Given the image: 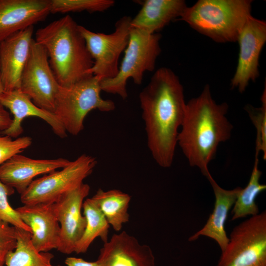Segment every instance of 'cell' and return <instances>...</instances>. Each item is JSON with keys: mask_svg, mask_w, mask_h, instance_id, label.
I'll return each instance as SVG.
<instances>
[{"mask_svg": "<svg viewBox=\"0 0 266 266\" xmlns=\"http://www.w3.org/2000/svg\"><path fill=\"white\" fill-rule=\"evenodd\" d=\"M32 143L29 136H23L13 140L11 137L0 135V166L10 158L22 152Z\"/></svg>", "mask_w": 266, "mask_h": 266, "instance_id": "28", "label": "cell"}, {"mask_svg": "<svg viewBox=\"0 0 266 266\" xmlns=\"http://www.w3.org/2000/svg\"><path fill=\"white\" fill-rule=\"evenodd\" d=\"M100 79L91 75L66 87L60 86L53 113L66 132L78 135L84 128V120L91 110L110 112L114 101L100 96Z\"/></svg>", "mask_w": 266, "mask_h": 266, "instance_id": "5", "label": "cell"}, {"mask_svg": "<svg viewBox=\"0 0 266 266\" xmlns=\"http://www.w3.org/2000/svg\"><path fill=\"white\" fill-rule=\"evenodd\" d=\"M12 119L9 113L0 105V131H3L7 129L11 125Z\"/></svg>", "mask_w": 266, "mask_h": 266, "instance_id": "31", "label": "cell"}, {"mask_svg": "<svg viewBox=\"0 0 266 266\" xmlns=\"http://www.w3.org/2000/svg\"><path fill=\"white\" fill-rule=\"evenodd\" d=\"M0 104L4 108H7L13 115L10 126L2 132L4 135L11 138L20 135L23 132L22 127L23 120L30 116L43 119L59 137L64 138L67 135L64 126L56 115L35 105L20 89L4 92L0 99Z\"/></svg>", "mask_w": 266, "mask_h": 266, "instance_id": "18", "label": "cell"}, {"mask_svg": "<svg viewBox=\"0 0 266 266\" xmlns=\"http://www.w3.org/2000/svg\"><path fill=\"white\" fill-rule=\"evenodd\" d=\"M15 210L23 222L31 228V242L36 250L49 252L57 249L60 225L54 203L24 204Z\"/></svg>", "mask_w": 266, "mask_h": 266, "instance_id": "13", "label": "cell"}, {"mask_svg": "<svg viewBox=\"0 0 266 266\" xmlns=\"http://www.w3.org/2000/svg\"><path fill=\"white\" fill-rule=\"evenodd\" d=\"M36 42L46 50L60 86L66 87L88 76L94 65L78 25L69 15L53 21L35 33Z\"/></svg>", "mask_w": 266, "mask_h": 266, "instance_id": "3", "label": "cell"}, {"mask_svg": "<svg viewBox=\"0 0 266 266\" xmlns=\"http://www.w3.org/2000/svg\"><path fill=\"white\" fill-rule=\"evenodd\" d=\"M50 13V0H0V42Z\"/></svg>", "mask_w": 266, "mask_h": 266, "instance_id": "16", "label": "cell"}, {"mask_svg": "<svg viewBox=\"0 0 266 266\" xmlns=\"http://www.w3.org/2000/svg\"><path fill=\"white\" fill-rule=\"evenodd\" d=\"M114 3L113 0H50V13L103 12Z\"/></svg>", "mask_w": 266, "mask_h": 266, "instance_id": "25", "label": "cell"}, {"mask_svg": "<svg viewBox=\"0 0 266 266\" xmlns=\"http://www.w3.org/2000/svg\"><path fill=\"white\" fill-rule=\"evenodd\" d=\"M207 179L215 195L214 208L206 224L191 235L189 241H194L200 236H205L215 240L222 252L229 241L225 230L226 222L229 211L233 206L241 188L237 187L232 190H226L221 187L212 176Z\"/></svg>", "mask_w": 266, "mask_h": 266, "instance_id": "19", "label": "cell"}, {"mask_svg": "<svg viewBox=\"0 0 266 266\" xmlns=\"http://www.w3.org/2000/svg\"><path fill=\"white\" fill-rule=\"evenodd\" d=\"M97 163L94 157L81 155L61 170L33 180L21 194V202L27 205L54 203L63 195L83 183Z\"/></svg>", "mask_w": 266, "mask_h": 266, "instance_id": "8", "label": "cell"}, {"mask_svg": "<svg viewBox=\"0 0 266 266\" xmlns=\"http://www.w3.org/2000/svg\"><path fill=\"white\" fill-rule=\"evenodd\" d=\"M161 38L158 33L150 34L131 27L129 41L118 73L113 78L100 81L101 91L126 99L128 80L131 78L139 85L144 73L154 70L156 60L161 52Z\"/></svg>", "mask_w": 266, "mask_h": 266, "instance_id": "6", "label": "cell"}, {"mask_svg": "<svg viewBox=\"0 0 266 266\" xmlns=\"http://www.w3.org/2000/svg\"><path fill=\"white\" fill-rule=\"evenodd\" d=\"M99 266H156L151 247L123 231L104 243L96 260Z\"/></svg>", "mask_w": 266, "mask_h": 266, "instance_id": "15", "label": "cell"}, {"mask_svg": "<svg viewBox=\"0 0 266 266\" xmlns=\"http://www.w3.org/2000/svg\"><path fill=\"white\" fill-rule=\"evenodd\" d=\"M216 266H266V212L236 226Z\"/></svg>", "mask_w": 266, "mask_h": 266, "instance_id": "7", "label": "cell"}, {"mask_svg": "<svg viewBox=\"0 0 266 266\" xmlns=\"http://www.w3.org/2000/svg\"><path fill=\"white\" fill-rule=\"evenodd\" d=\"M17 246L5 260V266H62L52 264L54 255L49 252H38L33 245L31 233L16 228Z\"/></svg>", "mask_w": 266, "mask_h": 266, "instance_id": "22", "label": "cell"}, {"mask_svg": "<svg viewBox=\"0 0 266 266\" xmlns=\"http://www.w3.org/2000/svg\"><path fill=\"white\" fill-rule=\"evenodd\" d=\"M71 161L60 158L50 160L33 159L19 154L0 166V181L21 195L36 176L63 168Z\"/></svg>", "mask_w": 266, "mask_h": 266, "instance_id": "17", "label": "cell"}, {"mask_svg": "<svg viewBox=\"0 0 266 266\" xmlns=\"http://www.w3.org/2000/svg\"><path fill=\"white\" fill-rule=\"evenodd\" d=\"M250 0H199L187 6L179 20L216 42H235L252 16Z\"/></svg>", "mask_w": 266, "mask_h": 266, "instance_id": "4", "label": "cell"}, {"mask_svg": "<svg viewBox=\"0 0 266 266\" xmlns=\"http://www.w3.org/2000/svg\"><path fill=\"white\" fill-rule=\"evenodd\" d=\"M67 266H99L97 261L88 262L82 258L76 257H67L65 261Z\"/></svg>", "mask_w": 266, "mask_h": 266, "instance_id": "30", "label": "cell"}, {"mask_svg": "<svg viewBox=\"0 0 266 266\" xmlns=\"http://www.w3.org/2000/svg\"><path fill=\"white\" fill-rule=\"evenodd\" d=\"M183 0H145L131 27L148 33H158L171 21L180 17L187 7Z\"/></svg>", "mask_w": 266, "mask_h": 266, "instance_id": "20", "label": "cell"}, {"mask_svg": "<svg viewBox=\"0 0 266 266\" xmlns=\"http://www.w3.org/2000/svg\"><path fill=\"white\" fill-rule=\"evenodd\" d=\"M258 158L255 157L248 183L244 188H241L233 206L231 211L232 221L247 216H255L260 213L256 199L266 189V185L260 183L262 172L258 168Z\"/></svg>", "mask_w": 266, "mask_h": 266, "instance_id": "24", "label": "cell"}, {"mask_svg": "<svg viewBox=\"0 0 266 266\" xmlns=\"http://www.w3.org/2000/svg\"><path fill=\"white\" fill-rule=\"evenodd\" d=\"M132 18L124 16L115 23L109 34L95 33L78 25L94 65L89 73L101 81L114 78L117 74L120 55L126 49L130 38Z\"/></svg>", "mask_w": 266, "mask_h": 266, "instance_id": "9", "label": "cell"}, {"mask_svg": "<svg viewBox=\"0 0 266 266\" xmlns=\"http://www.w3.org/2000/svg\"><path fill=\"white\" fill-rule=\"evenodd\" d=\"M82 208L86 225L84 233L76 245L74 252L77 254L86 253L98 237L104 243L108 240L110 225L95 202L92 198L87 199L83 203Z\"/></svg>", "mask_w": 266, "mask_h": 266, "instance_id": "23", "label": "cell"}, {"mask_svg": "<svg viewBox=\"0 0 266 266\" xmlns=\"http://www.w3.org/2000/svg\"><path fill=\"white\" fill-rule=\"evenodd\" d=\"M4 88H3V84L1 81L0 71V99L1 97L2 96V95H3V94L4 93Z\"/></svg>", "mask_w": 266, "mask_h": 266, "instance_id": "32", "label": "cell"}, {"mask_svg": "<svg viewBox=\"0 0 266 266\" xmlns=\"http://www.w3.org/2000/svg\"><path fill=\"white\" fill-rule=\"evenodd\" d=\"M261 106L258 108L247 105L245 108L256 129V154L258 157L260 152L263 154V159L266 160V88L261 96Z\"/></svg>", "mask_w": 266, "mask_h": 266, "instance_id": "26", "label": "cell"}, {"mask_svg": "<svg viewBox=\"0 0 266 266\" xmlns=\"http://www.w3.org/2000/svg\"><path fill=\"white\" fill-rule=\"evenodd\" d=\"M33 26L0 42V71L4 92L20 88L21 77L33 40Z\"/></svg>", "mask_w": 266, "mask_h": 266, "instance_id": "14", "label": "cell"}, {"mask_svg": "<svg viewBox=\"0 0 266 266\" xmlns=\"http://www.w3.org/2000/svg\"><path fill=\"white\" fill-rule=\"evenodd\" d=\"M60 86L50 66L46 50L33 39L21 75L20 90L35 105L53 113Z\"/></svg>", "mask_w": 266, "mask_h": 266, "instance_id": "10", "label": "cell"}, {"mask_svg": "<svg viewBox=\"0 0 266 266\" xmlns=\"http://www.w3.org/2000/svg\"><path fill=\"white\" fill-rule=\"evenodd\" d=\"M229 106L217 103L209 85L201 94L186 103L177 144L192 166L198 167L207 179L211 177L208 164L219 144L229 139L233 127L226 115Z\"/></svg>", "mask_w": 266, "mask_h": 266, "instance_id": "2", "label": "cell"}, {"mask_svg": "<svg viewBox=\"0 0 266 266\" xmlns=\"http://www.w3.org/2000/svg\"><path fill=\"white\" fill-rule=\"evenodd\" d=\"M90 190V186L83 183L63 195L54 203L60 225V240L57 250L61 253L70 254L74 252L76 244L84 233L86 220L82 215L81 209Z\"/></svg>", "mask_w": 266, "mask_h": 266, "instance_id": "12", "label": "cell"}, {"mask_svg": "<svg viewBox=\"0 0 266 266\" xmlns=\"http://www.w3.org/2000/svg\"><path fill=\"white\" fill-rule=\"evenodd\" d=\"M16 228L0 219V266L5 265L8 254L17 246Z\"/></svg>", "mask_w": 266, "mask_h": 266, "instance_id": "29", "label": "cell"}, {"mask_svg": "<svg viewBox=\"0 0 266 266\" xmlns=\"http://www.w3.org/2000/svg\"><path fill=\"white\" fill-rule=\"evenodd\" d=\"M239 52L238 64L231 80L232 88L244 92L250 81L259 76V61L266 42V23L251 16L241 30L237 41Z\"/></svg>", "mask_w": 266, "mask_h": 266, "instance_id": "11", "label": "cell"}, {"mask_svg": "<svg viewBox=\"0 0 266 266\" xmlns=\"http://www.w3.org/2000/svg\"><path fill=\"white\" fill-rule=\"evenodd\" d=\"M91 198L115 231H120L123 224L129 221L131 197L129 194L117 189L104 191L99 189Z\"/></svg>", "mask_w": 266, "mask_h": 266, "instance_id": "21", "label": "cell"}, {"mask_svg": "<svg viewBox=\"0 0 266 266\" xmlns=\"http://www.w3.org/2000/svg\"><path fill=\"white\" fill-rule=\"evenodd\" d=\"M14 193V189L0 181V219L31 233V228L23 222L15 209L8 202V197Z\"/></svg>", "mask_w": 266, "mask_h": 266, "instance_id": "27", "label": "cell"}, {"mask_svg": "<svg viewBox=\"0 0 266 266\" xmlns=\"http://www.w3.org/2000/svg\"><path fill=\"white\" fill-rule=\"evenodd\" d=\"M148 147L160 166L172 164L186 103L178 77L170 68L158 69L139 95Z\"/></svg>", "mask_w": 266, "mask_h": 266, "instance_id": "1", "label": "cell"}]
</instances>
